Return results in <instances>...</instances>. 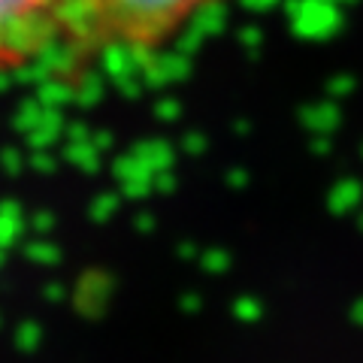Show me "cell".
<instances>
[{
	"mask_svg": "<svg viewBox=\"0 0 363 363\" xmlns=\"http://www.w3.org/2000/svg\"><path fill=\"white\" fill-rule=\"evenodd\" d=\"M76 0H0V73H16L67 49Z\"/></svg>",
	"mask_w": 363,
	"mask_h": 363,
	"instance_id": "7a4b0ae2",
	"label": "cell"
},
{
	"mask_svg": "<svg viewBox=\"0 0 363 363\" xmlns=\"http://www.w3.org/2000/svg\"><path fill=\"white\" fill-rule=\"evenodd\" d=\"M215 4L221 0H76L67 52L88 58L157 52Z\"/></svg>",
	"mask_w": 363,
	"mask_h": 363,
	"instance_id": "6da1fadb",
	"label": "cell"
}]
</instances>
